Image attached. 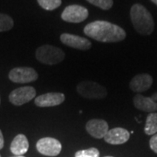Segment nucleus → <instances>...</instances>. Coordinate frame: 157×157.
<instances>
[{"mask_svg":"<svg viewBox=\"0 0 157 157\" xmlns=\"http://www.w3.org/2000/svg\"><path fill=\"white\" fill-rule=\"evenodd\" d=\"M84 33L92 39L103 43H114L126 38V32L121 26L104 20H97L87 24Z\"/></svg>","mask_w":157,"mask_h":157,"instance_id":"obj_1","label":"nucleus"},{"mask_svg":"<svg viewBox=\"0 0 157 157\" xmlns=\"http://www.w3.org/2000/svg\"><path fill=\"white\" fill-rule=\"evenodd\" d=\"M130 17L137 33L142 35H149L155 28V23L150 12L141 5L135 4L131 7Z\"/></svg>","mask_w":157,"mask_h":157,"instance_id":"obj_2","label":"nucleus"},{"mask_svg":"<svg viewBox=\"0 0 157 157\" xmlns=\"http://www.w3.org/2000/svg\"><path fill=\"white\" fill-rule=\"evenodd\" d=\"M36 59L45 65H56L65 59V52L59 47L45 45L37 49Z\"/></svg>","mask_w":157,"mask_h":157,"instance_id":"obj_3","label":"nucleus"},{"mask_svg":"<svg viewBox=\"0 0 157 157\" xmlns=\"http://www.w3.org/2000/svg\"><path fill=\"white\" fill-rule=\"evenodd\" d=\"M76 90L79 95L86 99L101 100V99H104L107 95L106 87H104L103 86H101L97 82L90 81V80H85L78 83Z\"/></svg>","mask_w":157,"mask_h":157,"instance_id":"obj_4","label":"nucleus"},{"mask_svg":"<svg viewBox=\"0 0 157 157\" xmlns=\"http://www.w3.org/2000/svg\"><path fill=\"white\" fill-rule=\"evenodd\" d=\"M37 150L43 155L57 156L61 152L62 146L59 140L52 137H45L38 140L36 144Z\"/></svg>","mask_w":157,"mask_h":157,"instance_id":"obj_5","label":"nucleus"},{"mask_svg":"<svg viewBox=\"0 0 157 157\" xmlns=\"http://www.w3.org/2000/svg\"><path fill=\"white\" fill-rule=\"evenodd\" d=\"M88 17V10L78 5L68 6L65 8L61 14V18L69 23H80Z\"/></svg>","mask_w":157,"mask_h":157,"instance_id":"obj_6","label":"nucleus"},{"mask_svg":"<svg viewBox=\"0 0 157 157\" xmlns=\"http://www.w3.org/2000/svg\"><path fill=\"white\" fill-rule=\"evenodd\" d=\"M36 96V90L33 86H22L13 90L9 95V101L15 106H22L31 101Z\"/></svg>","mask_w":157,"mask_h":157,"instance_id":"obj_7","label":"nucleus"},{"mask_svg":"<svg viewBox=\"0 0 157 157\" xmlns=\"http://www.w3.org/2000/svg\"><path fill=\"white\" fill-rule=\"evenodd\" d=\"M39 75L32 67H16L9 73V78L15 83H29L37 80Z\"/></svg>","mask_w":157,"mask_h":157,"instance_id":"obj_8","label":"nucleus"},{"mask_svg":"<svg viewBox=\"0 0 157 157\" xmlns=\"http://www.w3.org/2000/svg\"><path fill=\"white\" fill-rule=\"evenodd\" d=\"M65 94L62 93L52 92L39 95L35 98V105L39 107H51L59 106L65 101Z\"/></svg>","mask_w":157,"mask_h":157,"instance_id":"obj_9","label":"nucleus"},{"mask_svg":"<svg viewBox=\"0 0 157 157\" xmlns=\"http://www.w3.org/2000/svg\"><path fill=\"white\" fill-rule=\"evenodd\" d=\"M60 41L64 45L78 50H89L92 46V43L87 39L70 33H62L60 35Z\"/></svg>","mask_w":157,"mask_h":157,"instance_id":"obj_10","label":"nucleus"},{"mask_svg":"<svg viewBox=\"0 0 157 157\" xmlns=\"http://www.w3.org/2000/svg\"><path fill=\"white\" fill-rule=\"evenodd\" d=\"M86 130L91 136L96 139L104 138L108 132V124L105 120L92 119L86 125Z\"/></svg>","mask_w":157,"mask_h":157,"instance_id":"obj_11","label":"nucleus"},{"mask_svg":"<svg viewBox=\"0 0 157 157\" xmlns=\"http://www.w3.org/2000/svg\"><path fill=\"white\" fill-rule=\"evenodd\" d=\"M153 84V78L147 73L135 75L129 83V88L135 93H142L148 90Z\"/></svg>","mask_w":157,"mask_h":157,"instance_id":"obj_12","label":"nucleus"},{"mask_svg":"<svg viewBox=\"0 0 157 157\" xmlns=\"http://www.w3.org/2000/svg\"><path fill=\"white\" fill-rule=\"evenodd\" d=\"M130 138V133L127 129L122 128H114L108 130L105 135L104 140L112 145H121L126 143Z\"/></svg>","mask_w":157,"mask_h":157,"instance_id":"obj_13","label":"nucleus"},{"mask_svg":"<svg viewBox=\"0 0 157 157\" xmlns=\"http://www.w3.org/2000/svg\"><path fill=\"white\" fill-rule=\"evenodd\" d=\"M134 105L140 111L151 113L157 111V102L149 97H145L140 94L134 97Z\"/></svg>","mask_w":157,"mask_h":157,"instance_id":"obj_14","label":"nucleus"},{"mask_svg":"<svg viewBox=\"0 0 157 157\" xmlns=\"http://www.w3.org/2000/svg\"><path fill=\"white\" fill-rule=\"evenodd\" d=\"M29 149V142L26 136L22 134L17 135L11 144V151L16 156L25 155Z\"/></svg>","mask_w":157,"mask_h":157,"instance_id":"obj_15","label":"nucleus"},{"mask_svg":"<svg viewBox=\"0 0 157 157\" xmlns=\"http://www.w3.org/2000/svg\"><path fill=\"white\" fill-rule=\"evenodd\" d=\"M144 132L147 135L157 134V113H151L147 115L144 127Z\"/></svg>","mask_w":157,"mask_h":157,"instance_id":"obj_16","label":"nucleus"},{"mask_svg":"<svg viewBox=\"0 0 157 157\" xmlns=\"http://www.w3.org/2000/svg\"><path fill=\"white\" fill-rule=\"evenodd\" d=\"M14 25L13 19L9 15L0 13V33L10 31Z\"/></svg>","mask_w":157,"mask_h":157,"instance_id":"obj_17","label":"nucleus"},{"mask_svg":"<svg viewBox=\"0 0 157 157\" xmlns=\"http://www.w3.org/2000/svg\"><path fill=\"white\" fill-rule=\"evenodd\" d=\"M38 3L46 11H52L60 6L62 0H38Z\"/></svg>","mask_w":157,"mask_h":157,"instance_id":"obj_18","label":"nucleus"},{"mask_svg":"<svg viewBox=\"0 0 157 157\" xmlns=\"http://www.w3.org/2000/svg\"><path fill=\"white\" fill-rule=\"evenodd\" d=\"M100 151L95 147H90L88 149H83L76 152L75 157H99Z\"/></svg>","mask_w":157,"mask_h":157,"instance_id":"obj_19","label":"nucleus"},{"mask_svg":"<svg viewBox=\"0 0 157 157\" xmlns=\"http://www.w3.org/2000/svg\"><path fill=\"white\" fill-rule=\"evenodd\" d=\"M86 1L102 10H109L113 4V0H86Z\"/></svg>","mask_w":157,"mask_h":157,"instance_id":"obj_20","label":"nucleus"},{"mask_svg":"<svg viewBox=\"0 0 157 157\" xmlns=\"http://www.w3.org/2000/svg\"><path fill=\"white\" fill-rule=\"evenodd\" d=\"M149 146L152 150L157 154V134L152 135L151 139L149 140Z\"/></svg>","mask_w":157,"mask_h":157,"instance_id":"obj_21","label":"nucleus"},{"mask_svg":"<svg viewBox=\"0 0 157 157\" xmlns=\"http://www.w3.org/2000/svg\"><path fill=\"white\" fill-rule=\"evenodd\" d=\"M4 144H5L4 136H3V134H2V131L0 130V149H2L4 147Z\"/></svg>","mask_w":157,"mask_h":157,"instance_id":"obj_22","label":"nucleus"},{"mask_svg":"<svg viewBox=\"0 0 157 157\" xmlns=\"http://www.w3.org/2000/svg\"><path fill=\"white\" fill-rule=\"evenodd\" d=\"M151 1L153 2V3H155V4L157 6V0H151Z\"/></svg>","mask_w":157,"mask_h":157,"instance_id":"obj_23","label":"nucleus"},{"mask_svg":"<svg viewBox=\"0 0 157 157\" xmlns=\"http://www.w3.org/2000/svg\"><path fill=\"white\" fill-rule=\"evenodd\" d=\"M14 157H25V156H23V155H18V156H14Z\"/></svg>","mask_w":157,"mask_h":157,"instance_id":"obj_24","label":"nucleus"},{"mask_svg":"<svg viewBox=\"0 0 157 157\" xmlns=\"http://www.w3.org/2000/svg\"><path fill=\"white\" fill-rule=\"evenodd\" d=\"M105 157H113V156H105Z\"/></svg>","mask_w":157,"mask_h":157,"instance_id":"obj_25","label":"nucleus"},{"mask_svg":"<svg viewBox=\"0 0 157 157\" xmlns=\"http://www.w3.org/2000/svg\"><path fill=\"white\" fill-rule=\"evenodd\" d=\"M0 157H1V156H0Z\"/></svg>","mask_w":157,"mask_h":157,"instance_id":"obj_26","label":"nucleus"}]
</instances>
